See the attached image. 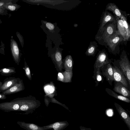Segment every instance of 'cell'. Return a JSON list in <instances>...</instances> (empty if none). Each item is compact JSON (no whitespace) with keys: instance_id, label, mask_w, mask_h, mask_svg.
<instances>
[{"instance_id":"obj_24","label":"cell","mask_w":130,"mask_h":130,"mask_svg":"<svg viewBox=\"0 0 130 130\" xmlns=\"http://www.w3.org/2000/svg\"><path fill=\"white\" fill-rule=\"evenodd\" d=\"M66 58L65 62V67L67 71H71L73 67L72 58L70 55L68 56Z\"/></svg>"},{"instance_id":"obj_21","label":"cell","mask_w":130,"mask_h":130,"mask_svg":"<svg viewBox=\"0 0 130 130\" xmlns=\"http://www.w3.org/2000/svg\"><path fill=\"white\" fill-rule=\"evenodd\" d=\"M6 3L2 5V6L7 10L11 11H17L21 6L17 4H14L13 1Z\"/></svg>"},{"instance_id":"obj_10","label":"cell","mask_w":130,"mask_h":130,"mask_svg":"<svg viewBox=\"0 0 130 130\" xmlns=\"http://www.w3.org/2000/svg\"><path fill=\"white\" fill-rule=\"evenodd\" d=\"M20 80L19 78L14 77L7 78L4 80L3 82V84L0 89V93L3 92L10 88Z\"/></svg>"},{"instance_id":"obj_32","label":"cell","mask_w":130,"mask_h":130,"mask_svg":"<svg viewBox=\"0 0 130 130\" xmlns=\"http://www.w3.org/2000/svg\"><path fill=\"white\" fill-rule=\"evenodd\" d=\"M7 98L6 95L2 93H0V100H5Z\"/></svg>"},{"instance_id":"obj_9","label":"cell","mask_w":130,"mask_h":130,"mask_svg":"<svg viewBox=\"0 0 130 130\" xmlns=\"http://www.w3.org/2000/svg\"><path fill=\"white\" fill-rule=\"evenodd\" d=\"M114 105L120 116L130 130V117L128 114L120 105L115 103Z\"/></svg>"},{"instance_id":"obj_29","label":"cell","mask_w":130,"mask_h":130,"mask_svg":"<svg viewBox=\"0 0 130 130\" xmlns=\"http://www.w3.org/2000/svg\"><path fill=\"white\" fill-rule=\"evenodd\" d=\"M55 58L57 62L61 61L62 56L61 54L59 51H57L55 54Z\"/></svg>"},{"instance_id":"obj_8","label":"cell","mask_w":130,"mask_h":130,"mask_svg":"<svg viewBox=\"0 0 130 130\" xmlns=\"http://www.w3.org/2000/svg\"><path fill=\"white\" fill-rule=\"evenodd\" d=\"M113 81L122 83L126 88L128 87L127 80L124 75L117 67L112 66Z\"/></svg>"},{"instance_id":"obj_34","label":"cell","mask_w":130,"mask_h":130,"mask_svg":"<svg viewBox=\"0 0 130 130\" xmlns=\"http://www.w3.org/2000/svg\"><path fill=\"white\" fill-rule=\"evenodd\" d=\"M3 84V83L2 82L0 81V89L1 88Z\"/></svg>"},{"instance_id":"obj_14","label":"cell","mask_w":130,"mask_h":130,"mask_svg":"<svg viewBox=\"0 0 130 130\" xmlns=\"http://www.w3.org/2000/svg\"><path fill=\"white\" fill-rule=\"evenodd\" d=\"M69 124L67 121H63L56 122L43 127L47 129L53 128V130H63L68 126Z\"/></svg>"},{"instance_id":"obj_4","label":"cell","mask_w":130,"mask_h":130,"mask_svg":"<svg viewBox=\"0 0 130 130\" xmlns=\"http://www.w3.org/2000/svg\"><path fill=\"white\" fill-rule=\"evenodd\" d=\"M119 64L121 71L130 84V64L125 52H122Z\"/></svg>"},{"instance_id":"obj_25","label":"cell","mask_w":130,"mask_h":130,"mask_svg":"<svg viewBox=\"0 0 130 130\" xmlns=\"http://www.w3.org/2000/svg\"><path fill=\"white\" fill-rule=\"evenodd\" d=\"M12 0H0V14L4 15L8 14L7 10L2 6L4 4L12 2Z\"/></svg>"},{"instance_id":"obj_27","label":"cell","mask_w":130,"mask_h":130,"mask_svg":"<svg viewBox=\"0 0 130 130\" xmlns=\"http://www.w3.org/2000/svg\"><path fill=\"white\" fill-rule=\"evenodd\" d=\"M24 67L23 68V69L25 70V73L26 76L28 77L29 79L31 78V76L30 72V69L27 65L26 62H25Z\"/></svg>"},{"instance_id":"obj_22","label":"cell","mask_w":130,"mask_h":130,"mask_svg":"<svg viewBox=\"0 0 130 130\" xmlns=\"http://www.w3.org/2000/svg\"><path fill=\"white\" fill-rule=\"evenodd\" d=\"M15 69L13 67L4 68L0 69V73L2 76L11 75L16 73Z\"/></svg>"},{"instance_id":"obj_13","label":"cell","mask_w":130,"mask_h":130,"mask_svg":"<svg viewBox=\"0 0 130 130\" xmlns=\"http://www.w3.org/2000/svg\"><path fill=\"white\" fill-rule=\"evenodd\" d=\"M107 10L112 12L116 20L120 19L123 14L121 11L114 3H110L107 4L106 6L105 11Z\"/></svg>"},{"instance_id":"obj_6","label":"cell","mask_w":130,"mask_h":130,"mask_svg":"<svg viewBox=\"0 0 130 130\" xmlns=\"http://www.w3.org/2000/svg\"><path fill=\"white\" fill-rule=\"evenodd\" d=\"M10 50L14 61L17 65L19 64L21 56L20 50L17 42L12 36L10 42Z\"/></svg>"},{"instance_id":"obj_2","label":"cell","mask_w":130,"mask_h":130,"mask_svg":"<svg viewBox=\"0 0 130 130\" xmlns=\"http://www.w3.org/2000/svg\"><path fill=\"white\" fill-rule=\"evenodd\" d=\"M123 41V38L117 31L107 43V48L108 51L113 54L119 53L120 51V45Z\"/></svg>"},{"instance_id":"obj_7","label":"cell","mask_w":130,"mask_h":130,"mask_svg":"<svg viewBox=\"0 0 130 130\" xmlns=\"http://www.w3.org/2000/svg\"><path fill=\"white\" fill-rule=\"evenodd\" d=\"M108 22H116L115 18L111 13L107 11L103 12L101 16L100 23L97 33L100 32L104 26Z\"/></svg>"},{"instance_id":"obj_19","label":"cell","mask_w":130,"mask_h":130,"mask_svg":"<svg viewBox=\"0 0 130 130\" xmlns=\"http://www.w3.org/2000/svg\"><path fill=\"white\" fill-rule=\"evenodd\" d=\"M97 43L95 41H91L86 52V54L88 56H93L98 49Z\"/></svg>"},{"instance_id":"obj_11","label":"cell","mask_w":130,"mask_h":130,"mask_svg":"<svg viewBox=\"0 0 130 130\" xmlns=\"http://www.w3.org/2000/svg\"><path fill=\"white\" fill-rule=\"evenodd\" d=\"M22 104L19 111L25 112L24 114H28L32 113L36 108L35 106H32V104L25 99L21 98Z\"/></svg>"},{"instance_id":"obj_26","label":"cell","mask_w":130,"mask_h":130,"mask_svg":"<svg viewBox=\"0 0 130 130\" xmlns=\"http://www.w3.org/2000/svg\"><path fill=\"white\" fill-rule=\"evenodd\" d=\"M101 68L96 69V70L95 73V81L96 84H98L99 82H101L102 80L103 77L102 74L101 72Z\"/></svg>"},{"instance_id":"obj_35","label":"cell","mask_w":130,"mask_h":130,"mask_svg":"<svg viewBox=\"0 0 130 130\" xmlns=\"http://www.w3.org/2000/svg\"><path fill=\"white\" fill-rule=\"evenodd\" d=\"M2 23V22L1 21V20L0 19V24H1Z\"/></svg>"},{"instance_id":"obj_30","label":"cell","mask_w":130,"mask_h":130,"mask_svg":"<svg viewBox=\"0 0 130 130\" xmlns=\"http://www.w3.org/2000/svg\"><path fill=\"white\" fill-rule=\"evenodd\" d=\"M58 78L59 80L61 81H62L63 80L64 76L62 73L59 72L58 73Z\"/></svg>"},{"instance_id":"obj_20","label":"cell","mask_w":130,"mask_h":130,"mask_svg":"<svg viewBox=\"0 0 130 130\" xmlns=\"http://www.w3.org/2000/svg\"><path fill=\"white\" fill-rule=\"evenodd\" d=\"M105 91L109 95L116 99L126 103H130V100L128 98L117 94L110 89L106 88Z\"/></svg>"},{"instance_id":"obj_12","label":"cell","mask_w":130,"mask_h":130,"mask_svg":"<svg viewBox=\"0 0 130 130\" xmlns=\"http://www.w3.org/2000/svg\"><path fill=\"white\" fill-rule=\"evenodd\" d=\"M24 89L22 80H20L13 86L2 93L5 95L16 93L23 90Z\"/></svg>"},{"instance_id":"obj_33","label":"cell","mask_w":130,"mask_h":130,"mask_svg":"<svg viewBox=\"0 0 130 130\" xmlns=\"http://www.w3.org/2000/svg\"><path fill=\"white\" fill-rule=\"evenodd\" d=\"M79 128L80 130H92L90 128L82 126H80Z\"/></svg>"},{"instance_id":"obj_28","label":"cell","mask_w":130,"mask_h":130,"mask_svg":"<svg viewBox=\"0 0 130 130\" xmlns=\"http://www.w3.org/2000/svg\"><path fill=\"white\" fill-rule=\"evenodd\" d=\"M43 23L49 30L51 31L54 30L55 28V26L54 24L45 21H43Z\"/></svg>"},{"instance_id":"obj_3","label":"cell","mask_w":130,"mask_h":130,"mask_svg":"<svg viewBox=\"0 0 130 130\" xmlns=\"http://www.w3.org/2000/svg\"><path fill=\"white\" fill-rule=\"evenodd\" d=\"M21 105L20 98L15 99L9 102L0 103V109L6 112L19 111Z\"/></svg>"},{"instance_id":"obj_17","label":"cell","mask_w":130,"mask_h":130,"mask_svg":"<svg viewBox=\"0 0 130 130\" xmlns=\"http://www.w3.org/2000/svg\"><path fill=\"white\" fill-rule=\"evenodd\" d=\"M17 124L21 128L26 130H46L43 126H40L32 123H26L24 122L18 121Z\"/></svg>"},{"instance_id":"obj_15","label":"cell","mask_w":130,"mask_h":130,"mask_svg":"<svg viewBox=\"0 0 130 130\" xmlns=\"http://www.w3.org/2000/svg\"><path fill=\"white\" fill-rule=\"evenodd\" d=\"M113 90L115 92L125 97H129L130 96L129 91L120 83L117 82Z\"/></svg>"},{"instance_id":"obj_16","label":"cell","mask_w":130,"mask_h":130,"mask_svg":"<svg viewBox=\"0 0 130 130\" xmlns=\"http://www.w3.org/2000/svg\"><path fill=\"white\" fill-rule=\"evenodd\" d=\"M105 68L102 70V74L106 77V79L109 84L112 85V83L113 81V72L112 66L109 63L106 65Z\"/></svg>"},{"instance_id":"obj_18","label":"cell","mask_w":130,"mask_h":130,"mask_svg":"<svg viewBox=\"0 0 130 130\" xmlns=\"http://www.w3.org/2000/svg\"><path fill=\"white\" fill-rule=\"evenodd\" d=\"M117 31L123 38L124 41H126V32L124 27L123 21L121 18L116 20Z\"/></svg>"},{"instance_id":"obj_23","label":"cell","mask_w":130,"mask_h":130,"mask_svg":"<svg viewBox=\"0 0 130 130\" xmlns=\"http://www.w3.org/2000/svg\"><path fill=\"white\" fill-rule=\"evenodd\" d=\"M123 20L126 32V41H128L130 38V26L127 21V18L123 13L121 18Z\"/></svg>"},{"instance_id":"obj_31","label":"cell","mask_w":130,"mask_h":130,"mask_svg":"<svg viewBox=\"0 0 130 130\" xmlns=\"http://www.w3.org/2000/svg\"><path fill=\"white\" fill-rule=\"evenodd\" d=\"M107 114L109 116H111L113 114V112L111 109H108L107 111Z\"/></svg>"},{"instance_id":"obj_1","label":"cell","mask_w":130,"mask_h":130,"mask_svg":"<svg viewBox=\"0 0 130 130\" xmlns=\"http://www.w3.org/2000/svg\"><path fill=\"white\" fill-rule=\"evenodd\" d=\"M116 22H108L104 26L102 31L96 34L95 39L99 44L104 46L107 48L108 41L117 31Z\"/></svg>"},{"instance_id":"obj_5","label":"cell","mask_w":130,"mask_h":130,"mask_svg":"<svg viewBox=\"0 0 130 130\" xmlns=\"http://www.w3.org/2000/svg\"><path fill=\"white\" fill-rule=\"evenodd\" d=\"M110 60L109 59L108 54L104 50L99 51L94 65L95 69L101 68L104 65L109 63Z\"/></svg>"}]
</instances>
